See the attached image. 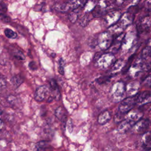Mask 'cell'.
<instances>
[{"label":"cell","mask_w":151,"mask_h":151,"mask_svg":"<svg viewBox=\"0 0 151 151\" xmlns=\"http://www.w3.org/2000/svg\"><path fill=\"white\" fill-rule=\"evenodd\" d=\"M151 26V19L149 18H145L141 21L139 25V30L143 31L146 28H148Z\"/></svg>","instance_id":"4316f807"},{"label":"cell","mask_w":151,"mask_h":151,"mask_svg":"<svg viewBox=\"0 0 151 151\" xmlns=\"http://www.w3.org/2000/svg\"><path fill=\"white\" fill-rule=\"evenodd\" d=\"M126 93V86L122 81H118L114 83L110 89V95L114 102L122 101Z\"/></svg>","instance_id":"6da1fadb"},{"label":"cell","mask_w":151,"mask_h":151,"mask_svg":"<svg viewBox=\"0 0 151 151\" xmlns=\"http://www.w3.org/2000/svg\"><path fill=\"white\" fill-rule=\"evenodd\" d=\"M97 4H96L95 2L93 0H87L86 2H85L84 5H83V8L84 11L87 12L88 13L89 12H92L93 11V9H94L95 6H96Z\"/></svg>","instance_id":"484cf974"},{"label":"cell","mask_w":151,"mask_h":151,"mask_svg":"<svg viewBox=\"0 0 151 151\" xmlns=\"http://www.w3.org/2000/svg\"><path fill=\"white\" fill-rule=\"evenodd\" d=\"M55 116L61 122L63 128L66 125L67 122V111L63 107H58L55 111Z\"/></svg>","instance_id":"ac0fdd59"},{"label":"cell","mask_w":151,"mask_h":151,"mask_svg":"<svg viewBox=\"0 0 151 151\" xmlns=\"http://www.w3.org/2000/svg\"><path fill=\"white\" fill-rule=\"evenodd\" d=\"M146 151H151V149H150V150H146Z\"/></svg>","instance_id":"ab89813d"},{"label":"cell","mask_w":151,"mask_h":151,"mask_svg":"<svg viewBox=\"0 0 151 151\" xmlns=\"http://www.w3.org/2000/svg\"><path fill=\"white\" fill-rule=\"evenodd\" d=\"M151 54V39H150L146 43L145 47L141 52L142 59H146Z\"/></svg>","instance_id":"603a6c76"},{"label":"cell","mask_w":151,"mask_h":151,"mask_svg":"<svg viewBox=\"0 0 151 151\" xmlns=\"http://www.w3.org/2000/svg\"><path fill=\"white\" fill-rule=\"evenodd\" d=\"M24 82V78L19 75H15L13 76L11 79V83L14 88H18Z\"/></svg>","instance_id":"cb8c5ba5"},{"label":"cell","mask_w":151,"mask_h":151,"mask_svg":"<svg viewBox=\"0 0 151 151\" xmlns=\"http://www.w3.org/2000/svg\"><path fill=\"white\" fill-rule=\"evenodd\" d=\"M28 67L31 70H36L37 69V66L34 61H31L28 64Z\"/></svg>","instance_id":"d590c367"},{"label":"cell","mask_w":151,"mask_h":151,"mask_svg":"<svg viewBox=\"0 0 151 151\" xmlns=\"http://www.w3.org/2000/svg\"><path fill=\"white\" fill-rule=\"evenodd\" d=\"M113 41L112 34L108 32H103L97 36V45L101 50L109 48Z\"/></svg>","instance_id":"7a4b0ae2"},{"label":"cell","mask_w":151,"mask_h":151,"mask_svg":"<svg viewBox=\"0 0 151 151\" xmlns=\"http://www.w3.org/2000/svg\"><path fill=\"white\" fill-rule=\"evenodd\" d=\"M124 36L125 35L123 34H120V35H119L118 37H116V38L114 40H113L111 46L108 49V52H110L113 54L114 52H116L119 50L120 47L122 46V42Z\"/></svg>","instance_id":"7c38bea8"},{"label":"cell","mask_w":151,"mask_h":151,"mask_svg":"<svg viewBox=\"0 0 151 151\" xmlns=\"http://www.w3.org/2000/svg\"><path fill=\"white\" fill-rule=\"evenodd\" d=\"M110 7L111 2L109 0H99L92 11V15L94 17H100L104 15Z\"/></svg>","instance_id":"277c9868"},{"label":"cell","mask_w":151,"mask_h":151,"mask_svg":"<svg viewBox=\"0 0 151 151\" xmlns=\"http://www.w3.org/2000/svg\"><path fill=\"white\" fill-rule=\"evenodd\" d=\"M50 93V88L46 85H42L38 87L34 94V99L37 101H42L47 99Z\"/></svg>","instance_id":"ba28073f"},{"label":"cell","mask_w":151,"mask_h":151,"mask_svg":"<svg viewBox=\"0 0 151 151\" xmlns=\"http://www.w3.org/2000/svg\"><path fill=\"white\" fill-rule=\"evenodd\" d=\"M64 65L65 61L62 58H61L58 63V72L61 75H63L64 73Z\"/></svg>","instance_id":"4dcf8cb0"},{"label":"cell","mask_w":151,"mask_h":151,"mask_svg":"<svg viewBox=\"0 0 151 151\" xmlns=\"http://www.w3.org/2000/svg\"><path fill=\"white\" fill-rule=\"evenodd\" d=\"M149 126V121L147 119H141L133 126V131L138 134H144L147 132Z\"/></svg>","instance_id":"52a82bcc"},{"label":"cell","mask_w":151,"mask_h":151,"mask_svg":"<svg viewBox=\"0 0 151 151\" xmlns=\"http://www.w3.org/2000/svg\"><path fill=\"white\" fill-rule=\"evenodd\" d=\"M141 145L145 150L151 149V132H147L143 134L141 139Z\"/></svg>","instance_id":"2e32d148"},{"label":"cell","mask_w":151,"mask_h":151,"mask_svg":"<svg viewBox=\"0 0 151 151\" xmlns=\"http://www.w3.org/2000/svg\"><path fill=\"white\" fill-rule=\"evenodd\" d=\"M1 19L3 20L4 22H9L10 18H9L8 16L5 15H3L2 14H1Z\"/></svg>","instance_id":"8d00e7d4"},{"label":"cell","mask_w":151,"mask_h":151,"mask_svg":"<svg viewBox=\"0 0 151 151\" xmlns=\"http://www.w3.org/2000/svg\"><path fill=\"white\" fill-rule=\"evenodd\" d=\"M115 57L114 54L110 52L103 54L96 61V64L100 68H106L114 63Z\"/></svg>","instance_id":"8992f818"},{"label":"cell","mask_w":151,"mask_h":151,"mask_svg":"<svg viewBox=\"0 0 151 151\" xmlns=\"http://www.w3.org/2000/svg\"><path fill=\"white\" fill-rule=\"evenodd\" d=\"M123 1L124 0H113V2L117 5H120L123 2Z\"/></svg>","instance_id":"f35d334b"},{"label":"cell","mask_w":151,"mask_h":151,"mask_svg":"<svg viewBox=\"0 0 151 151\" xmlns=\"http://www.w3.org/2000/svg\"><path fill=\"white\" fill-rule=\"evenodd\" d=\"M111 119V115L109 111H104L100 114L98 117V123L100 124H105Z\"/></svg>","instance_id":"44dd1931"},{"label":"cell","mask_w":151,"mask_h":151,"mask_svg":"<svg viewBox=\"0 0 151 151\" xmlns=\"http://www.w3.org/2000/svg\"><path fill=\"white\" fill-rule=\"evenodd\" d=\"M50 88L53 99L56 100H59L61 98V94L58 85L54 80H51L50 82Z\"/></svg>","instance_id":"d6986e66"},{"label":"cell","mask_w":151,"mask_h":151,"mask_svg":"<svg viewBox=\"0 0 151 151\" xmlns=\"http://www.w3.org/2000/svg\"><path fill=\"white\" fill-rule=\"evenodd\" d=\"M121 18V14L119 11H115L107 13L104 17V21L106 24L111 27L114 24H116Z\"/></svg>","instance_id":"9c48e42d"},{"label":"cell","mask_w":151,"mask_h":151,"mask_svg":"<svg viewBox=\"0 0 151 151\" xmlns=\"http://www.w3.org/2000/svg\"><path fill=\"white\" fill-rule=\"evenodd\" d=\"M53 149L51 144L45 140L37 142L33 147V151H52Z\"/></svg>","instance_id":"5bb4252c"},{"label":"cell","mask_w":151,"mask_h":151,"mask_svg":"<svg viewBox=\"0 0 151 151\" xmlns=\"http://www.w3.org/2000/svg\"><path fill=\"white\" fill-rule=\"evenodd\" d=\"M14 56L15 58H16L17 60H25V56L21 51H17V52H15L14 54Z\"/></svg>","instance_id":"1f68e13d"},{"label":"cell","mask_w":151,"mask_h":151,"mask_svg":"<svg viewBox=\"0 0 151 151\" xmlns=\"http://www.w3.org/2000/svg\"><path fill=\"white\" fill-rule=\"evenodd\" d=\"M129 35L126 34L123 38L122 44V47L123 49L126 50L130 48L132 46V44H133V40H134L133 37V35H130V36Z\"/></svg>","instance_id":"7402d4cb"},{"label":"cell","mask_w":151,"mask_h":151,"mask_svg":"<svg viewBox=\"0 0 151 151\" xmlns=\"http://www.w3.org/2000/svg\"><path fill=\"white\" fill-rule=\"evenodd\" d=\"M135 104H136L135 96L125 98L121 101L119 106V112L126 114L132 110Z\"/></svg>","instance_id":"3957f363"},{"label":"cell","mask_w":151,"mask_h":151,"mask_svg":"<svg viewBox=\"0 0 151 151\" xmlns=\"http://www.w3.org/2000/svg\"><path fill=\"white\" fill-rule=\"evenodd\" d=\"M144 83H145V84L146 86L149 87H151V75L149 76L145 79Z\"/></svg>","instance_id":"e575fe53"},{"label":"cell","mask_w":151,"mask_h":151,"mask_svg":"<svg viewBox=\"0 0 151 151\" xmlns=\"http://www.w3.org/2000/svg\"><path fill=\"white\" fill-rule=\"evenodd\" d=\"M6 85V81L5 79V77H4L2 74L1 75V78H0V86L1 89L3 88H5Z\"/></svg>","instance_id":"836d02e7"},{"label":"cell","mask_w":151,"mask_h":151,"mask_svg":"<svg viewBox=\"0 0 151 151\" xmlns=\"http://www.w3.org/2000/svg\"><path fill=\"white\" fill-rule=\"evenodd\" d=\"M110 79V77L104 76V77H100L98 79H97V81L99 84H103V83H105L106 82H108Z\"/></svg>","instance_id":"d6a6232c"},{"label":"cell","mask_w":151,"mask_h":151,"mask_svg":"<svg viewBox=\"0 0 151 151\" xmlns=\"http://www.w3.org/2000/svg\"><path fill=\"white\" fill-rule=\"evenodd\" d=\"M143 68V63L140 60L136 61L130 68H129V74L132 77H136L140 73Z\"/></svg>","instance_id":"e0dca14e"},{"label":"cell","mask_w":151,"mask_h":151,"mask_svg":"<svg viewBox=\"0 0 151 151\" xmlns=\"http://www.w3.org/2000/svg\"><path fill=\"white\" fill-rule=\"evenodd\" d=\"M133 19V15L130 12H126L121 16V18L117 23L124 29L132 22Z\"/></svg>","instance_id":"4fadbf2b"},{"label":"cell","mask_w":151,"mask_h":151,"mask_svg":"<svg viewBox=\"0 0 151 151\" xmlns=\"http://www.w3.org/2000/svg\"><path fill=\"white\" fill-rule=\"evenodd\" d=\"M139 87L140 84L137 81H133L129 83L126 86V92L129 95V97L136 96L137 94Z\"/></svg>","instance_id":"9a60e30c"},{"label":"cell","mask_w":151,"mask_h":151,"mask_svg":"<svg viewBox=\"0 0 151 151\" xmlns=\"http://www.w3.org/2000/svg\"><path fill=\"white\" fill-rule=\"evenodd\" d=\"M142 116L143 113L142 112L137 110H131L125 115L124 119L128 120L134 126L136 123L142 119Z\"/></svg>","instance_id":"8fae6325"},{"label":"cell","mask_w":151,"mask_h":151,"mask_svg":"<svg viewBox=\"0 0 151 151\" xmlns=\"http://www.w3.org/2000/svg\"><path fill=\"white\" fill-rule=\"evenodd\" d=\"M133 124H132L130 122H129L126 119H124L123 120H122L119 124L117 130L120 133H124L129 130L130 128L133 127Z\"/></svg>","instance_id":"ffe728a7"},{"label":"cell","mask_w":151,"mask_h":151,"mask_svg":"<svg viewBox=\"0 0 151 151\" xmlns=\"http://www.w3.org/2000/svg\"><path fill=\"white\" fill-rule=\"evenodd\" d=\"M124 67V61L123 60L120 59L114 62L111 68V71L113 73H116L120 71V70L123 69Z\"/></svg>","instance_id":"83f0119b"},{"label":"cell","mask_w":151,"mask_h":151,"mask_svg":"<svg viewBox=\"0 0 151 151\" xmlns=\"http://www.w3.org/2000/svg\"><path fill=\"white\" fill-rule=\"evenodd\" d=\"M80 13V7L71 11L69 13L68 16L70 21L72 23L76 22L78 18Z\"/></svg>","instance_id":"d4e9b609"},{"label":"cell","mask_w":151,"mask_h":151,"mask_svg":"<svg viewBox=\"0 0 151 151\" xmlns=\"http://www.w3.org/2000/svg\"><path fill=\"white\" fill-rule=\"evenodd\" d=\"M85 4L84 0H69L67 2L60 5L57 8L61 12L72 11L81 7Z\"/></svg>","instance_id":"5b68a950"},{"label":"cell","mask_w":151,"mask_h":151,"mask_svg":"<svg viewBox=\"0 0 151 151\" xmlns=\"http://www.w3.org/2000/svg\"><path fill=\"white\" fill-rule=\"evenodd\" d=\"M1 11H4V12H5L6 11V5L3 4L2 2L1 3Z\"/></svg>","instance_id":"74e56055"},{"label":"cell","mask_w":151,"mask_h":151,"mask_svg":"<svg viewBox=\"0 0 151 151\" xmlns=\"http://www.w3.org/2000/svg\"><path fill=\"white\" fill-rule=\"evenodd\" d=\"M4 34L6 37L9 39H15L18 36L17 34L15 31L9 28H6L4 30Z\"/></svg>","instance_id":"f546056e"},{"label":"cell","mask_w":151,"mask_h":151,"mask_svg":"<svg viewBox=\"0 0 151 151\" xmlns=\"http://www.w3.org/2000/svg\"><path fill=\"white\" fill-rule=\"evenodd\" d=\"M136 104L142 106L147 104L151 101V92L149 91H145L137 93L136 96Z\"/></svg>","instance_id":"30bf717a"},{"label":"cell","mask_w":151,"mask_h":151,"mask_svg":"<svg viewBox=\"0 0 151 151\" xmlns=\"http://www.w3.org/2000/svg\"><path fill=\"white\" fill-rule=\"evenodd\" d=\"M90 20H91V17H90L89 14L87 13L81 17V18L80 20L79 24L81 27H84L88 24V22Z\"/></svg>","instance_id":"f1b7e54d"}]
</instances>
